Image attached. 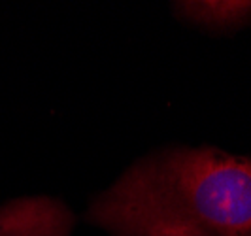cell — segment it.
Returning a JSON list of instances; mask_svg holds the SVG:
<instances>
[{
	"mask_svg": "<svg viewBox=\"0 0 251 236\" xmlns=\"http://www.w3.org/2000/svg\"><path fill=\"white\" fill-rule=\"evenodd\" d=\"M83 219L110 236H251V157L157 149L93 197Z\"/></svg>",
	"mask_w": 251,
	"mask_h": 236,
	"instance_id": "1",
	"label": "cell"
},
{
	"mask_svg": "<svg viewBox=\"0 0 251 236\" xmlns=\"http://www.w3.org/2000/svg\"><path fill=\"white\" fill-rule=\"evenodd\" d=\"M74 227V211L55 197H17L0 204V236H72Z\"/></svg>",
	"mask_w": 251,
	"mask_h": 236,
	"instance_id": "2",
	"label": "cell"
},
{
	"mask_svg": "<svg viewBox=\"0 0 251 236\" xmlns=\"http://www.w3.org/2000/svg\"><path fill=\"white\" fill-rule=\"evenodd\" d=\"M179 19L208 28H232L251 19V2H174Z\"/></svg>",
	"mask_w": 251,
	"mask_h": 236,
	"instance_id": "3",
	"label": "cell"
}]
</instances>
